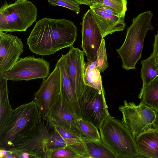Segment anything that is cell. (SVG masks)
Listing matches in <instances>:
<instances>
[{
    "label": "cell",
    "mask_w": 158,
    "mask_h": 158,
    "mask_svg": "<svg viewBox=\"0 0 158 158\" xmlns=\"http://www.w3.org/2000/svg\"><path fill=\"white\" fill-rule=\"evenodd\" d=\"M49 4L67 8L78 14L80 12V4L75 0H47Z\"/></svg>",
    "instance_id": "obj_28"
},
{
    "label": "cell",
    "mask_w": 158,
    "mask_h": 158,
    "mask_svg": "<svg viewBox=\"0 0 158 158\" xmlns=\"http://www.w3.org/2000/svg\"><path fill=\"white\" fill-rule=\"evenodd\" d=\"M0 156L1 158H14L10 151L4 149H0Z\"/></svg>",
    "instance_id": "obj_31"
},
{
    "label": "cell",
    "mask_w": 158,
    "mask_h": 158,
    "mask_svg": "<svg viewBox=\"0 0 158 158\" xmlns=\"http://www.w3.org/2000/svg\"><path fill=\"white\" fill-rule=\"evenodd\" d=\"M77 35V27L71 21L44 18L36 22L27 44L33 53L49 56L73 46Z\"/></svg>",
    "instance_id": "obj_1"
},
{
    "label": "cell",
    "mask_w": 158,
    "mask_h": 158,
    "mask_svg": "<svg viewBox=\"0 0 158 158\" xmlns=\"http://www.w3.org/2000/svg\"><path fill=\"white\" fill-rule=\"evenodd\" d=\"M156 35H155V40L153 44V53L157 57H158V31Z\"/></svg>",
    "instance_id": "obj_32"
},
{
    "label": "cell",
    "mask_w": 158,
    "mask_h": 158,
    "mask_svg": "<svg viewBox=\"0 0 158 158\" xmlns=\"http://www.w3.org/2000/svg\"><path fill=\"white\" fill-rule=\"evenodd\" d=\"M156 71L157 76L158 77V57H157L156 61Z\"/></svg>",
    "instance_id": "obj_35"
},
{
    "label": "cell",
    "mask_w": 158,
    "mask_h": 158,
    "mask_svg": "<svg viewBox=\"0 0 158 158\" xmlns=\"http://www.w3.org/2000/svg\"><path fill=\"white\" fill-rule=\"evenodd\" d=\"M37 15V8L29 1L5 3L0 8V31H25L36 21Z\"/></svg>",
    "instance_id": "obj_5"
},
{
    "label": "cell",
    "mask_w": 158,
    "mask_h": 158,
    "mask_svg": "<svg viewBox=\"0 0 158 158\" xmlns=\"http://www.w3.org/2000/svg\"><path fill=\"white\" fill-rule=\"evenodd\" d=\"M14 158H36V157L27 152L18 150H9Z\"/></svg>",
    "instance_id": "obj_30"
},
{
    "label": "cell",
    "mask_w": 158,
    "mask_h": 158,
    "mask_svg": "<svg viewBox=\"0 0 158 158\" xmlns=\"http://www.w3.org/2000/svg\"><path fill=\"white\" fill-rule=\"evenodd\" d=\"M95 61L96 68L100 73L103 72L108 67L105 42L104 38L97 52Z\"/></svg>",
    "instance_id": "obj_27"
},
{
    "label": "cell",
    "mask_w": 158,
    "mask_h": 158,
    "mask_svg": "<svg viewBox=\"0 0 158 158\" xmlns=\"http://www.w3.org/2000/svg\"><path fill=\"white\" fill-rule=\"evenodd\" d=\"M60 91V72L56 64L49 76L43 79L39 89L34 95L33 100L37 106L43 121H46L51 111L58 101Z\"/></svg>",
    "instance_id": "obj_8"
},
{
    "label": "cell",
    "mask_w": 158,
    "mask_h": 158,
    "mask_svg": "<svg viewBox=\"0 0 158 158\" xmlns=\"http://www.w3.org/2000/svg\"><path fill=\"white\" fill-rule=\"evenodd\" d=\"M68 52V71L72 84L78 99L86 85L84 77L85 72V53L82 51L72 46Z\"/></svg>",
    "instance_id": "obj_14"
},
{
    "label": "cell",
    "mask_w": 158,
    "mask_h": 158,
    "mask_svg": "<svg viewBox=\"0 0 158 158\" xmlns=\"http://www.w3.org/2000/svg\"><path fill=\"white\" fill-rule=\"evenodd\" d=\"M27 0H17V1H25Z\"/></svg>",
    "instance_id": "obj_36"
},
{
    "label": "cell",
    "mask_w": 158,
    "mask_h": 158,
    "mask_svg": "<svg viewBox=\"0 0 158 158\" xmlns=\"http://www.w3.org/2000/svg\"><path fill=\"white\" fill-rule=\"evenodd\" d=\"M78 100L82 118L92 123L99 130L110 115L105 90L100 91L86 85Z\"/></svg>",
    "instance_id": "obj_6"
},
{
    "label": "cell",
    "mask_w": 158,
    "mask_h": 158,
    "mask_svg": "<svg viewBox=\"0 0 158 158\" xmlns=\"http://www.w3.org/2000/svg\"><path fill=\"white\" fill-rule=\"evenodd\" d=\"M89 158H117L101 139L93 140L82 138Z\"/></svg>",
    "instance_id": "obj_18"
},
{
    "label": "cell",
    "mask_w": 158,
    "mask_h": 158,
    "mask_svg": "<svg viewBox=\"0 0 158 158\" xmlns=\"http://www.w3.org/2000/svg\"><path fill=\"white\" fill-rule=\"evenodd\" d=\"M85 158V156L70 146L60 148L52 153L49 158Z\"/></svg>",
    "instance_id": "obj_25"
},
{
    "label": "cell",
    "mask_w": 158,
    "mask_h": 158,
    "mask_svg": "<svg viewBox=\"0 0 158 158\" xmlns=\"http://www.w3.org/2000/svg\"><path fill=\"white\" fill-rule=\"evenodd\" d=\"M153 14L148 11L134 18L128 27L124 41L116 52L121 57L122 67L127 70L135 69L141 58L145 36L149 30H153L151 24Z\"/></svg>",
    "instance_id": "obj_3"
},
{
    "label": "cell",
    "mask_w": 158,
    "mask_h": 158,
    "mask_svg": "<svg viewBox=\"0 0 158 158\" xmlns=\"http://www.w3.org/2000/svg\"><path fill=\"white\" fill-rule=\"evenodd\" d=\"M139 98L142 103L158 112V77L142 88Z\"/></svg>",
    "instance_id": "obj_19"
},
{
    "label": "cell",
    "mask_w": 158,
    "mask_h": 158,
    "mask_svg": "<svg viewBox=\"0 0 158 158\" xmlns=\"http://www.w3.org/2000/svg\"><path fill=\"white\" fill-rule=\"evenodd\" d=\"M23 51L20 38L0 31V77L11 69Z\"/></svg>",
    "instance_id": "obj_12"
},
{
    "label": "cell",
    "mask_w": 158,
    "mask_h": 158,
    "mask_svg": "<svg viewBox=\"0 0 158 158\" xmlns=\"http://www.w3.org/2000/svg\"><path fill=\"white\" fill-rule=\"evenodd\" d=\"M50 69V63L43 58L27 56L19 59L3 77L14 81L43 79L49 76Z\"/></svg>",
    "instance_id": "obj_9"
},
{
    "label": "cell",
    "mask_w": 158,
    "mask_h": 158,
    "mask_svg": "<svg viewBox=\"0 0 158 158\" xmlns=\"http://www.w3.org/2000/svg\"><path fill=\"white\" fill-rule=\"evenodd\" d=\"M154 127L158 130V113H157L155 119L152 124Z\"/></svg>",
    "instance_id": "obj_34"
},
{
    "label": "cell",
    "mask_w": 158,
    "mask_h": 158,
    "mask_svg": "<svg viewBox=\"0 0 158 158\" xmlns=\"http://www.w3.org/2000/svg\"><path fill=\"white\" fill-rule=\"evenodd\" d=\"M99 130L102 141L117 158L140 157L135 139L122 121L110 115Z\"/></svg>",
    "instance_id": "obj_4"
},
{
    "label": "cell",
    "mask_w": 158,
    "mask_h": 158,
    "mask_svg": "<svg viewBox=\"0 0 158 158\" xmlns=\"http://www.w3.org/2000/svg\"><path fill=\"white\" fill-rule=\"evenodd\" d=\"M50 129L48 122L43 121L39 114L38 121L33 129L7 150L25 152L36 158H46L45 146Z\"/></svg>",
    "instance_id": "obj_10"
},
{
    "label": "cell",
    "mask_w": 158,
    "mask_h": 158,
    "mask_svg": "<svg viewBox=\"0 0 158 158\" xmlns=\"http://www.w3.org/2000/svg\"><path fill=\"white\" fill-rule=\"evenodd\" d=\"M92 4H105L116 10L124 18L127 10V0H92Z\"/></svg>",
    "instance_id": "obj_26"
},
{
    "label": "cell",
    "mask_w": 158,
    "mask_h": 158,
    "mask_svg": "<svg viewBox=\"0 0 158 158\" xmlns=\"http://www.w3.org/2000/svg\"><path fill=\"white\" fill-rule=\"evenodd\" d=\"M69 146L67 142L57 132L52 130L47 139L45 146L46 158L53 152Z\"/></svg>",
    "instance_id": "obj_23"
},
{
    "label": "cell",
    "mask_w": 158,
    "mask_h": 158,
    "mask_svg": "<svg viewBox=\"0 0 158 158\" xmlns=\"http://www.w3.org/2000/svg\"><path fill=\"white\" fill-rule=\"evenodd\" d=\"M95 60L85 64L84 82L87 85L100 91L104 90L102 84L100 73L96 68Z\"/></svg>",
    "instance_id": "obj_20"
},
{
    "label": "cell",
    "mask_w": 158,
    "mask_h": 158,
    "mask_svg": "<svg viewBox=\"0 0 158 158\" xmlns=\"http://www.w3.org/2000/svg\"><path fill=\"white\" fill-rule=\"evenodd\" d=\"M90 9L103 38L116 32L123 31L125 28L124 18Z\"/></svg>",
    "instance_id": "obj_17"
},
{
    "label": "cell",
    "mask_w": 158,
    "mask_h": 158,
    "mask_svg": "<svg viewBox=\"0 0 158 158\" xmlns=\"http://www.w3.org/2000/svg\"><path fill=\"white\" fill-rule=\"evenodd\" d=\"M77 123L82 138L93 140L101 139L98 129L92 123L83 118H78Z\"/></svg>",
    "instance_id": "obj_24"
},
{
    "label": "cell",
    "mask_w": 158,
    "mask_h": 158,
    "mask_svg": "<svg viewBox=\"0 0 158 158\" xmlns=\"http://www.w3.org/2000/svg\"><path fill=\"white\" fill-rule=\"evenodd\" d=\"M39 115L33 100L12 109L0 126V149L8 150L25 136L35 126Z\"/></svg>",
    "instance_id": "obj_2"
},
{
    "label": "cell",
    "mask_w": 158,
    "mask_h": 158,
    "mask_svg": "<svg viewBox=\"0 0 158 158\" xmlns=\"http://www.w3.org/2000/svg\"><path fill=\"white\" fill-rule=\"evenodd\" d=\"M7 81L4 77H0V126L12 110L9 99Z\"/></svg>",
    "instance_id": "obj_22"
},
{
    "label": "cell",
    "mask_w": 158,
    "mask_h": 158,
    "mask_svg": "<svg viewBox=\"0 0 158 158\" xmlns=\"http://www.w3.org/2000/svg\"><path fill=\"white\" fill-rule=\"evenodd\" d=\"M135 139L140 156L158 158V130L149 127Z\"/></svg>",
    "instance_id": "obj_16"
},
{
    "label": "cell",
    "mask_w": 158,
    "mask_h": 158,
    "mask_svg": "<svg viewBox=\"0 0 158 158\" xmlns=\"http://www.w3.org/2000/svg\"><path fill=\"white\" fill-rule=\"evenodd\" d=\"M157 57L152 52L148 58L141 61V76L143 82L142 87L148 84L158 77L156 71Z\"/></svg>",
    "instance_id": "obj_21"
},
{
    "label": "cell",
    "mask_w": 158,
    "mask_h": 158,
    "mask_svg": "<svg viewBox=\"0 0 158 158\" xmlns=\"http://www.w3.org/2000/svg\"><path fill=\"white\" fill-rule=\"evenodd\" d=\"M89 7L90 8H93L115 16L123 17L116 10L103 4L100 3H93L92 5L89 6Z\"/></svg>",
    "instance_id": "obj_29"
},
{
    "label": "cell",
    "mask_w": 158,
    "mask_h": 158,
    "mask_svg": "<svg viewBox=\"0 0 158 158\" xmlns=\"http://www.w3.org/2000/svg\"><path fill=\"white\" fill-rule=\"evenodd\" d=\"M56 65L61 75V91L59 99L62 104L78 118H82L78 99L68 71V54H62Z\"/></svg>",
    "instance_id": "obj_13"
},
{
    "label": "cell",
    "mask_w": 158,
    "mask_h": 158,
    "mask_svg": "<svg viewBox=\"0 0 158 158\" xmlns=\"http://www.w3.org/2000/svg\"><path fill=\"white\" fill-rule=\"evenodd\" d=\"M81 48L87 62L96 60L97 52L104 38L91 9H88L82 18Z\"/></svg>",
    "instance_id": "obj_11"
},
{
    "label": "cell",
    "mask_w": 158,
    "mask_h": 158,
    "mask_svg": "<svg viewBox=\"0 0 158 158\" xmlns=\"http://www.w3.org/2000/svg\"><path fill=\"white\" fill-rule=\"evenodd\" d=\"M80 5H85L90 6L92 4V0H75Z\"/></svg>",
    "instance_id": "obj_33"
},
{
    "label": "cell",
    "mask_w": 158,
    "mask_h": 158,
    "mask_svg": "<svg viewBox=\"0 0 158 158\" xmlns=\"http://www.w3.org/2000/svg\"><path fill=\"white\" fill-rule=\"evenodd\" d=\"M78 118L62 104L59 99L49 114L46 121L48 122L49 125L54 124L63 127L81 137L77 123Z\"/></svg>",
    "instance_id": "obj_15"
},
{
    "label": "cell",
    "mask_w": 158,
    "mask_h": 158,
    "mask_svg": "<svg viewBox=\"0 0 158 158\" xmlns=\"http://www.w3.org/2000/svg\"><path fill=\"white\" fill-rule=\"evenodd\" d=\"M123 115L122 121L129 130L135 139L148 128L151 127L157 112L142 102L137 105L128 102L119 107Z\"/></svg>",
    "instance_id": "obj_7"
}]
</instances>
